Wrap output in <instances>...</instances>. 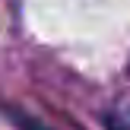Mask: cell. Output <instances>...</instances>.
Listing matches in <instances>:
<instances>
[{
  "instance_id": "cell-1",
  "label": "cell",
  "mask_w": 130,
  "mask_h": 130,
  "mask_svg": "<svg viewBox=\"0 0 130 130\" xmlns=\"http://www.w3.org/2000/svg\"><path fill=\"white\" fill-rule=\"evenodd\" d=\"M3 114L10 118V124H16L19 130H51V127H44L38 118H32V114L19 111V108H3Z\"/></svg>"
}]
</instances>
